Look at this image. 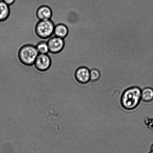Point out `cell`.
<instances>
[{
	"mask_svg": "<svg viewBox=\"0 0 153 153\" xmlns=\"http://www.w3.org/2000/svg\"><path fill=\"white\" fill-rule=\"evenodd\" d=\"M142 90L137 87L128 88L124 91L121 98L123 107L127 110L135 108L140 103L141 98Z\"/></svg>",
	"mask_w": 153,
	"mask_h": 153,
	"instance_id": "cell-1",
	"label": "cell"
},
{
	"mask_svg": "<svg viewBox=\"0 0 153 153\" xmlns=\"http://www.w3.org/2000/svg\"><path fill=\"white\" fill-rule=\"evenodd\" d=\"M39 54L36 46L26 45L21 49L19 55L22 63L27 65H31L34 63Z\"/></svg>",
	"mask_w": 153,
	"mask_h": 153,
	"instance_id": "cell-2",
	"label": "cell"
},
{
	"mask_svg": "<svg viewBox=\"0 0 153 153\" xmlns=\"http://www.w3.org/2000/svg\"><path fill=\"white\" fill-rule=\"evenodd\" d=\"M55 25L51 19L40 20L36 27L37 35L43 39L50 38L54 35Z\"/></svg>",
	"mask_w": 153,
	"mask_h": 153,
	"instance_id": "cell-3",
	"label": "cell"
},
{
	"mask_svg": "<svg viewBox=\"0 0 153 153\" xmlns=\"http://www.w3.org/2000/svg\"><path fill=\"white\" fill-rule=\"evenodd\" d=\"M34 64L37 69L41 71H46L50 66L51 58L48 54H39Z\"/></svg>",
	"mask_w": 153,
	"mask_h": 153,
	"instance_id": "cell-4",
	"label": "cell"
},
{
	"mask_svg": "<svg viewBox=\"0 0 153 153\" xmlns=\"http://www.w3.org/2000/svg\"><path fill=\"white\" fill-rule=\"evenodd\" d=\"M47 43L49 52L53 53H58L61 51L64 46V39L54 35L51 37Z\"/></svg>",
	"mask_w": 153,
	"mask_h": 153,
	"instance_id": "cell-5",
	"label": "cell"
},
{
	"mask_svg": "<svg viewBox=\"0 0 153 153\" xmlns=\"http://www.w3.org/2000/svg\"><path fill=\"white\" fill-rule=\"evenodd\" d=\"M75 78L79 83L85 84L90 81V70L87 67L81 66L76 70Z\"/></svg>",
	"mask_w": 153,
	"mask_h": 153,
	"instance_id": "cell-6",
	"label": "cell"
},
{
	"mask_svg": "<svg viewBox=\"0 0 153 153\" xmlns=\"http://www.w3.org/2000/svg\"><path fill=\"white\" fill-rule=\"evenodd\" d=\"M37 16L40 20H47L51 19L52 16L51 9L48 6H42L38 9Z\"/></svg>",
	"mask_w": 153,
	"mask_h": 153,
	"instance_id": "cell-7",
	"label": "cell"
},
{
	"mask_svg": "<svg viewBox=\"0 0 153 153\" xmlns=\"http://www.w3.org/2000/svg\"><path fill=\"white\" fill-rule=\"evenodd\" d=\"M68 34V29L65 25L62 24H58L55 27L54 35L64 39Z\"/></svg>",
	"mask_w": 153,
	"mask_h": 153,
	"instance_id": "cell-8",
	"label": "cell"
},
{
	"mask_svg": "<svg viewBox=\"0 0 153 153\" xmlns=\"http://www.w3.org/2000/svg\"><path fill=\"white\" fill-rule=\"evenodd\" d=\"M10 7L3 0L0 1V21L5 20L10 14Z\"/></svg>",
	"mask_w": 153,
	"mask_h": 153,
	"instance_id": "cell-9",
	"label": "cell"
},
{
	"mask_svg": "<svg viewBox=\"0 0 153 153\" xmlns=\"http://www.w3.org/2000/svg\"><path fill=\"white\" fill-rule=\"evenodd\" d=\"M142 100L146 102H149L153 100V89L147 87L142 90Z\"/></svg>",
	"mask_w": 153,
	"mask_h": 153,
	"instance_id": "cell-10",
	"label": "cell"
},
{
	"mask_svg": "<svg viewBox=\"0 0 153 153\" xmlns=\"http://www.w3.org/2000/svg\"><path fill=\"white\" fill-rule=\"evenodd\" d=\"M36 48L39 54H48L49 52V46L47 42H40L37 45Z\"/></svg>",
	"mask_w": 153,
	"mask_h": 153,
	"instance_id": "cell-11",
	"label": "cell"
},
{
	"mask_svg": "<svg viewBox=\"0 0 153 153\" xmlns=\"http://www.w3.org/2000/svg\"><path fill=\"white\" fill-rule=\"evenodd\" d=\"M100 73L97 69H92L90 71V80L96 81L100 78Z\"/></svg>",
	"mask_w": 153,
	"mask_h": 153,
	"instance_id": "cell-12",
	"label": "cell"
},
{
	"mask_svg": "<svg viewBox=\"0 0 153 153\" xmlns=\"http://www.w3.org/2000/svg\"><path fill=\"white\" fill-rule=\"evenodd\" d=\"M3 1L5 2L6 4L10 5L14 3L15 0H3Z\"/></svg>",
	"mask_w": 153,
	"mask_h": 153,
	"instance_id": "cell-13",
	"label": "cell"
},
{
	"mask_svg": "<svg viewBox=\"0 0 153 153\" xmlns=\"http://www.w3.org/2000/svg\"><path fill=\"white\" fill-rule=\"evenodd\" d=\"M151 151H153V144L152 145H151Z\"/></svg>",
	"mask_w": 153,
	"mask_h": 153,
	"instance_id": "cell-14",
	"label": "cell"
},
{
	"mask_svg": "<svg viewBox=\"0 0 153 153\" xmlns=\"http://www.w3.org/2000/svg\"><path fill=\"white\" fill-rule=\"evenodd\" d=\"M149 153H153V151H151Z\"/></svg>",
	"mask_w": 153,
	"mask_h": 153,
	"instance_id": "cell-15",
	"label": "cell"
}]
</instances>
